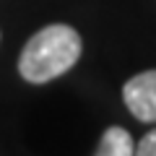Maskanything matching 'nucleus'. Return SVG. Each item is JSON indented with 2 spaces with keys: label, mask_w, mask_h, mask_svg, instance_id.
<instances>
[{
  "label": "nucleus",
  "mask_w": 156,
  "mask_h": 156,
  "mask_svg": "<svg viewBox=\"0 0 156 156\" xmlns=\"http://www.w3.org/2000/svg\"><path fill=\"white\" fill-rule=\"evenodd\" d=\"M81 34L68 23H50L39 29L18 57V73L26 83H50L68 73L81 57Z\"/></svg>",
  "instance_id": "f257e3e1"
},
{
  "label": "nucleus",
  "mask_w": 156,
  "mask_h": 156,
  "mask_svg": "<svg viewBox=\"0 0 156 156\" xmlns=\"http://www.w3.org/2000/svg\"><path fill=\"white\" fill-rule=\"evenodd\" d=\"M122 101L140 122H156V70H143L122 86Z\"/></svg>",
  "instance_id": "f03ea898"
},
{
  "label": "nucleus",
  "mask_w": 156,
  "mask_h": 156,
  "mask_svg": "<svg viewBox=\"0 0 156 156\" xmlns=\"http://www.w3.org/2000/svg\"><path fill=\"white\" fill-rule=\"evenodd\" d=\"M96 154L99 156H130V154H135L133 135L125 128H120V125H112V128L104 130Z\"/></svg>",
  "instance_id": "7ed1b4c3"
},
{
  "label": "nucleus",
  "mask_w": 156,
  "mask_h": 156,
  "mask_svg": "<svg viewBox=\"0 0 156 156\" xmlns=\"http://www.w3.org/2000/svg\"><path fill=\"white\" fill-rule=\"evenodd\" d=\"M135 154H140V156H156V128L148 130V133L135 143Z\"/></svg>",
  "instance_id": "20e7f679"
}]
</instances>
